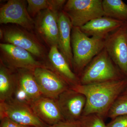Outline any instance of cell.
Returning a JSON list of instances; mask_svg holds the SVG:
<instances>
[{
  "label": "cell",
  "instance_id": "83f0119b",
  "mask_svg": "<svg viewBox=\"0 0 127 127\" xmlns=\"http://www.w3.org/2000/svg\"><path fill=\"white\" fill-rule=\"evenodd\" d=\"M122 94H124V95H127V86L125 88V91H124V92Z\"/></svg>",
  "mask_w": 127,
  "mask_h": 127
},
{
  "label": "cell",
  "instance_id": "52a82bcc",
  "mask_svg": "<svg viewBox=\"0 0 127 127\" xmlns=\"http://www.w3.org/2000/svg\"><path fill=\"white\" fill-rule=\"evenodd\" d=\"M3 39L6 43L27 50L35 56L45 59V49L35 35L24 28L7 27L3 28Z\"/></svg>",
  "mask_w": 127,
  "mask_h": 127
},
{
  "label": "cell",
  "instance_id": "ba28073f",
  "mask_svg": "<svg viewBox=\"0 0 127 127\" xmlns=\"http://www.w3.org/2000/svg\"><path fill=\"white\" fill-rule=\"evenodd\" d=\"M5 118L28 127H48L37 117L30 106L12 100L0 102V119Z\"/></svg>",
  "mask_w": 127,
  "mask_h": 127
},
{
  "label": "cell",
  "instance_id": "6da1fadb",
  "mask_svg": "<svg viewBox=\"0 0 127 127\" xmlns=\"http://www.w3.org/2000/svg\"><path fill=\"white\" fill-rule=\"evenodd\" d=\"M127 85V78L88 85L78 84L70 88L86 98L82 116L96 114L105 119L114 102L122 94Z\"/></svg>",
  "mask_w": 127,
  "mask_h": 127
},
{
  "label": "cell",
  "instance_id": "4316f807",
  "mask_svg": "<svg viewBox=\"0 0 127 127\" xmlns=\"http://www.w3.org/2000/svg\"><path fill=\"white\" fill-rule=\"evenodd\" d=\"M4 37V31L3 29L0 28V39H3Z\"/></svg>",
  "mask_w": 127,
  "mask_h": 127
},
{
  "label": "cell",
  "instance_id": "9a60e30c",
  "mask_svg": "<svg viewBox=\"0 0 127 127\" xmlns=\"http://www.w3.org/2000/svg\"><path fill=\"white\" fill-rule=\"evenodd\" d=\"M125 23L110 17L103 16L92 20L80 28L88 36L105 39L110 33Z\"/></svg>",
  "mask_w": 127,
  "mask_h": 127
},
{
  "label": "cell",
  "instance_id": "4fadbf2b",
  "mask_svg": "<svg viewBox=\"0 0 127 127\" xmlns=\"http://www.w3.org/2000/svg\"><path fill=\"white\" fill-rule=\"evenodd\" d=\"M47 61L45 64L46 66L61 77L70 88L80 84L79 78L57 46L50 47Z\"/></svg>",
  "mask_w": 127,
  "mask_h": 127
},
{
  "label": "cell",
  "instance_id": "7a4b0ae2",
  "mask_svg": "<svg viewBox=\"0 0 127 127\" xmlns=\"http://www.w3.org/2000/svg\"><path fill=\"white\" fill-rule=\"evenodd\" d=\"M104 40L90 37L80 28L73 27L71 34L73 70L78 77L90 62L104 49Z\"/></svg>",
  "mask_w": 127,
  "mask_h": 127
},
{
  "label": "cell",
  "instance_id": "603a6c76",
  "mask_svg": "<svg viewBox=\"0 0 127 127\" xmlns=\"http://www.w3.org/2000/svg\"><path fill=\"white\" fill-rule=\"evenodd\" d=\"M10 100L30 106L32 103L27 94L17 84V82L13 95Z\"/></svg>",
  "mask_w": 127,
  "mask_h": 127
},
{
  "label": "cell",
  "instance_id": "277c9868",
  "mask_svg": "<svg viewBox=\"0 0 127 127\" xmlns=\"http://www.w3.org/2000/svg\"><path fill=\"white\" fill-rule=\"evenodd\" d=\"M102 0H68L62 10L73 27L81 28L95 18L104 16Z\"/></svg>",
  "mask_w": 127,
  "mask_h": 127
},
{
  "label": "cell",
  "instance_id": "d4e9b609",
  "mask_svg": "<svg viewBox=\"0 0 127 127\" xmlns=\"http://www.w3.org/2000/svg\"><path fill=\"white\" fill-rule=\"evenodd\" d=\"M0 121V127H31L21 125L6 118L1 119Z\"/></svg>",
  "mask_w": 127,
  "mask_h": 127
},
{
  "label": "cell",
  "instance_id": "7402d4cb",
  "mask_svg": "<svg viewBox=\"0 0 127 127\" xmlns=\"http://www.w3.org/2000/svg\"><path fill=\"white\" fill-rule=\"evenodd\" d=\"M102 116L96 114L82 116L79 120L80 127H106Z\"/></svg>",
  "mask_w": 127,
  "mask_h": 127
},
{
  "label": "cell",
  "instance_id": "cb8c5ba5",
  "mask_svg": "<svg viewBox=\"0 0 127 127\" xmlns=\"http://www.w3.org/2000/svg\"><path fill=\"white\" fill-rule=\"evenodd\" d=\"M106 127H127V115L118 116L111 119Z\"/></svg>",
  "mask_w": 127,
  "mask_h": 127
},
{
  "label": "cell",
  "instance_id": "5bb4252c",
  "mask_svg": "<svg viewBox=\"0 0 127 127\" xmlns=\"http://www.w3.org/2000/svg\"><path fill=\"white\" fill-rule=\"evenodd\" d=\"M31 107L37 117L48 126L65 121L57 100L42 96Z\"/></svg>",
  "mask_w": 127,
  "mask_h": 127
},
{
  "label": "cell",
  "instance_id": "ffe728a7",
  "mask_svg": "<svg viewBox=\"0 0 127 127\" xmlns=\"http://www.w3.org/2000/svg\"><path fill=\"white\" fill-rule=\"evenodd\" d=\"M27 10L32 18L46 9L60 11L63 9L65 0H27Z\"/></svg>",
  "mask_w": 127,
  "mask_h": 127
},
{
  "label": "cell",
  "instance_id": "ac0fdd59",
  "mask_svg": "<svg viewBox=\"0 0 127 127\" xmlns=\"http://www.w3.org/2000/svg\"><path fill=\"white\" fill-rule=\"evenodd\" d=\"M16 83L15 70L0 61V102L11 99Z\"/></svg>",
  "mask_w": 127,
  "mask_h": 127
},
{
  "label": "cell",
  "instance_id": "3957f363",
  "mask_svg": "<svg viewBox=\"0 0 127 127\" xmlns=\"http://www.w3.org/2000/svg\"><path fill=\"white\" fill-rule=\"evenodd\" d=\"M127 78L104 48L84 68L79 77V83L88 85Z\"/></svg>",
  "mask_w": 127,
  "mask_h": 127
},
{
  "label": "cell",
  "instance_id": "9c48e42d",
  "mask_svg": "<svg viewBox=\"0 0 127 127\" xmlns=\"http://www.w3.org/2000/svg\"><path fill=\"white\" fill-rule=\"evenodd\" d=\"M27 0H9L0 9V23H12L28 31L35 28V21L27 10Z\"/></svg>",
  "mask_w": 127,
  "mask_h": 127
},
{
  "label": "cell",
  "instance_id": "8fae6325",
  "mask_svg": "<svg viewBox=\"0 0 127 127\" xmlns=\"http://www.w3.org/2000/svg\"><path fill=\"white\" fill-rule=\"evenodd\" d=\"M59 12L49 9L44 10L37 15L35 21L36 32L50 48L58 45Z\"/></svg>",
  "mask_w": 127,
  "mask_h": 127
},
{
  "label": "cell",
  "instance_id": "5b68a950",
  "mask_svg": "<svg viewBox=\"0 0 127 127\" xmlns=\"http://www.w3.org/2000/svg\"><path fill=\"white\" fill-rule=\"evenodd\" d=\"M0 61L13 70L23 69L33 71L46 67L45 63L37 61L27 50L7 43H0Z\"/></svg>",
  "mask_w": 127,
  "mask_h": 127
},
{
  "label": "cell",
  "instance_id": "7c38bea8",
  "mask_svg": "<svg viewBox=\"0 0 127 127\" xmlns=\"http://www.w3.org/2000/svg\"><path fill=\"white\" fill-rule=\"evenodd\" d=\"M65 121H78L86 103L85 95L70 88L64 91L56 99Z\"/></svg>",
  "mask_w": 127,
  "mask_h": 127
},
{
  "label": "cell",
  "instance_id": "44dd1931",
  "mask_svg": "<svg viewBox=\"0 0 127 127\" xmlns=\"http://www.w3.org/2000/svg\"><path fill=\"white\" fill-rule=\"evenodd\" d=\"M126 115H127V95L122 94L112 104L107 117L112 119L118 116Z\"/></svg>",
  "mask_w": 127,
  "mask_h": 127
},
{
  "label": "cell",
  "instance_id": "30bf717a",
  "mask_svg": "<svg viewBox=\"0 0 127 127\" xmlns=\"http://www.w3.org/2000/svg\"><path fill=\"white\" fill-rule=\"evenodd\" d=\"M33 73L44 96L56 100L61 94L70 88L61 77L46 67L36 68Z\"/></svg>",
  "mask_w": 127,
  "mask_h": 127
},
{
  "label": "cell",
  "instance_id": "484cf974",
  "mask_svg": "<svg viewBox=\"0 0 127 127\" xmlns=\"http://www.w3.org/2000/svg\"><path fill=\"white\" fill-rule=\"evenodd\" d=\"M48 127H80L79 121H63Z\"/></svg>",
  "mask_w": 127,
  "mask_h": 127
},
{
  "label": "cell",
  "instance_id": "d6986e66",
  "mask_svg": "<svg viewBox=\"0 0 127 127\" xmlns=\"http://www.w3.org/2000/svg\"><path fill=\"white\" fill-rule=\"evenodd\" d=\"M104 16L127 22V4L122 0H102Z\"/></svg>",
  "mask_w": 127,
  "mask_h": 127
},
{
  "label": "cell",
  "instance_id": "8992f818",
  "mask_svg": "<svg viewBox=\"0 0 127 127\" xmlns=\"http://www.w3.org/2000/svg\"><path fill=\"white\" fill-rule=\"evenodd\" d=\"M104 48L127 77V22L107 37L104 40Z\"/></svg>",
  "mask_w": 127,
  "mask_h": 127
},
{
  "label": "cell",
  "instance_id": "f1b7e54d",
  "mask_svg": "<svg viewBox=\"0 0 127 127\" xmlns=\"http://www.w3.org/2000/svg\"></svg>",
  "mask_w": 127,
  "mask_h": 127
},
{
  "label": "cell",
  "instance_id": "2e32d148",
  "mask_svg": "<svg viewBox=\"0 0 127 127\" xmlns=\"http://www.w3.org/2000/svg\"><path fill=\"white\" fill-rule=\"evenodd\" d=\"M59 36L58 47L72 69L73 54L71 43L72 24L68 17L62 10L58 16Z\"/></svg>",
  "mask_w": 127,
  "mask_h": 127
},
{
  "label": "cell",
  "instance_id": "e0dca14e",
  "mask_svg": "<svg viewBox=\"0 0 127 127\" xmlns=\"http://www.w3.org/2000/svg\"><path fill=\"white\" fill-rule=\"evenodd\" d=\"M15 70L17 83L27 94L32 103L43 96L33 71L23 69Z\"/></svg>",
  "mask_w": 127,
  "mask_h": 127
}]
</instances>
